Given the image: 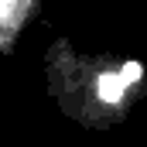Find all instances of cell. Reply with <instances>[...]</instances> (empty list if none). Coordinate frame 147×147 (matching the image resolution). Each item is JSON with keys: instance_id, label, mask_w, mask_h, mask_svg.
Returning a JSON list of instances; mask_svg holds the SVG:
<instances>
[{"instance_id": "cell-1", "label": "cell", "mask_w": 147, "mask_h": 147, "mask_svg": "<svg viewBox=\"0 0 147 147\" xmlns=\"http://www.w3.org/2000/svg\"><path fill=\"white\" fill-rule=\"evenodd\" d=\"M134 79H140V65H123L120 75H103V79H99V92H103V99L120 103V99H123V89H127Z\"/></svg>"}, {"instance_id": "cell-2", "label": "cell", "mask_w": 147, "mask_h": 147, "mask_svg": "<svg viewBox=\"0 0 147 147\" xmlns=\"http://www.w3.org/2000/svg\"><path fill=\"white\" fill-rule=\"evenodd\" d=\"M17 7H21V0H0V24H7L17 14Z\"/></svg>"}]
</instances>
